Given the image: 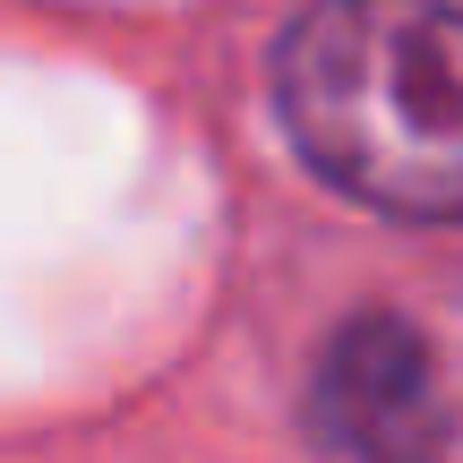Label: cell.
I'll list each match as a JSON object with an SVG mask.
<instances>
[{"label":"cell","instance_id":"2","mask_svg":"<svg viewBox=\"0 0 463 463\" xmlns=\"http://www.w3.org/2000/svg\"><path fill=\"white\" fill-rule=\"evenodd\" d=\"M309 420L344 463H463V317H352L317 361Z\"/></svg>","mask_w":463,"mask_h":463},{"label":"cell","instance_id":"1","mask_svg":"<svg viewBox=\"0 0 463 463\" xmlns=\"http://www.w3.org/2000/svg\"><path fill=\"white\" fill-rule=\"evenodd\" d=\"M275 112L335 189L463 223V9L317 0L275 43Z\"/></svg>","mask_w":463,"mask_h":463}]
</instances>
